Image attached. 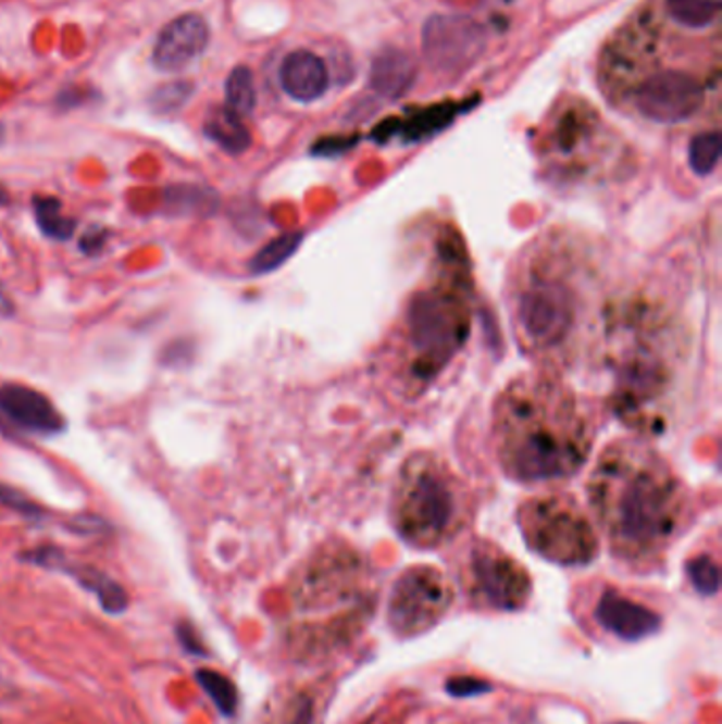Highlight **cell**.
Wrapping results in <instances>:
<instances>
[{"label":"cell","instance_id":"6da1fadb","mask_svg":"<svg viewBox=\"0 0 722 724\" xmlns=\"http://www.w3.org/2000/svg\"><path fill=\"white\" fill-rule=\"evenodd\" d=\"M589 494L612 551L634 562L668 547L686 509L684 487L670 466L636 442H617L603 451Z\"/></svg>","mask_w":722,"mask_h":724},{"label":"cell","instance_id":"7a4b0ae2","mask_svg":"<svg viewBox=\"0 0 722 724\" xmlns=\"http://www.w3.org/2000/svg\"><path fill=\"white\" fill-rule=\"evenodd\" d=\"M496 442L505 471L520 482H553L578 473L592 430L572 392L553 377L513 382L498 399Z\"/></svg>","mask_w":722,"mask_h":724},{"label":"cell","instance_id":"3957f363","mask_svg":"<svg viewBox=\"0 0 722 724\" xmlns=\"http://www.w3.org/2000/svg\"><path fill=\"white\" fill-rule=\"evenodd\" d=\"M661 314L644 305L617 310L608 322V362L614 371L612 402L627 422H644L668 392L672 366Z\"/></svg>","mask_w":722,"mask_h":724},{"label":"cell","instance_id":"277c9868","mask_svg":"<svg viewBox=\"0 0 722 724\" xmlns=\"http://www.w3.org/2000/svg\"><path fill=\"white\" fill-rule=\"evenodd\" d=\"M460 274L464 270L453 267L451 278L415 292L407 308L404 341L415 384L433 382L469 339L471 308L466 282L458 278Z\"/></svg>","mask_w":722,"mask_h":724},{"label":"cell","instance_id":"5b68a950","mask_svg":"<svg viewBox=\"0 0 722 724\" xmlns=\"http://www.w3.org/2000/svg\"><path fill=\"white\" fill-rule=\"evenodd\" d=\"M393 517L409 545L439 547L464 525L462 489L441 462L424 453L413 455L402 469Z\"/></svg>","mask_w":722,"mask_h":724},{"label":"cell","instance_id":"8992f818","mask_svg":"<svg viewBox=\"0 0 722 724\" xmlns=\"http://www.w3.org/2000/svg\"><path fill=\"white\" fill-rule=\"evenodd\" d=\"M520 525L532 551L560 565L594 562L600 549L594 525L568 496H540L520 509Z\"/></svg>","mask_w":722,"mask_h":724},{"label":"cell","instance_id":"52a82bcc","mask_svg":"<svg viewBox=\"0 0 722 724\" xmlns=\"http://www.w3.org/2000/svg\"><path fill=\"white\" fill-rule=\"evenodd\" d=\"M576 319V295L553 270L534 267L518 295L522 337L536 350H551L568 339Z\"/></svg>","mask_w":722,"mask_h":724},{"label":"cell","instance_id":"ba28073f","mask_svg":"<svg viewBox=\"0 0 722 724\" xmlns=\"http://www.w3.org/2000/svg\"><path fill=\"white\" fill-rule=\"evenodd\" d=\"M453 600L451 585L433 565H413L397 578L388 600V623L399 638H413L437 625Z\"/></svg>","mask_w":722,"mask_h":724},{"label":"cell","instance_id":"9c48e42d","mask_svg":"<svg viewBox=\"0 0 722 724\" xmlns=\"http://www.w3.org/2000/svg\"><path fill=\"white\" fill-rule=\"evenodd\" d=\"M462 581L471 600L491 610H520L532 594L522 563L491 542H477L471 549Z\"/></svg>","mask_w":722,"mask_h":724},{"label":"cell","instance_id":"30bf717a","mask_svg":"<svg viewBox=\"0 0 722 724\" xmlns=\"http://www.w3.org/2000/svg\"><path fill=\"white\" fill-rule=\"evenodd\" d=\"M632 102L646 120L683 123L704 109L706 83L686 68H659L638 83Z\"/></svg>","mask_w":722,"mask_h":724},{"label":"cell","instance_id":"8fae6325","mask_svg":"<svg viewBox=\"0 0 722 724\" xmlns=\"http://www.w3.org/2000/svg\"><path fill=\"white\" fill-rule=\"evenodd\" d=\"M428 64L443 73H460L485 51V33L469 15H433L422 35Z\"/></svg>","mask_w":722,"mask_h":724},{"label":"cell","instance_id":"7c38bea8","mask_svg":"<svg viewBox=\"0 0 722 724\" xmlns=\"http://www.w3.org/2000/svg\"><path fill=\"white\" fill-rule=\"evenodd\" d=\"M210 28L198 13H185L172 20L153 45V64L161 73H178L196 62L206 51Z\"/></svg>","mask_w":722,"mask_h":724},{"label":"cell","instance_id":"4fadbf2b","mask_svg":"<svg viewBox=\"0 0 722 724\" xmlns=\"http://www.w3.org/2000/svg\"><path fill=\"white\" fill-rule=\"evenodd\" d=\"M0 415L22 430L39 435H58L66 422L42 392L28 386L7 384L0 388Z\"/></svg>","mask_w":722,"mask_h":724},{"label":"cell","instance_id":"5bb4252c","mask_svg":"<svg viewBox=\"0 0 722 724\" xmlns=\"http://www.w3.org/2000/svg\"><path fill=\"white\" fill-rule=\"evenodd\" d=\"M596 621L606 632L627 642L644 640L661 627V616L655 610L612 589H606L596 603Z\"/></svg>","mask_w":722,"mask_h":724},{"label":"cell","instance_id":"9a60e30c","mask_svg":"<svg viewBox=\"0 0 722 724\" xmlns=\"http://www.w3.org/2000/svg\"><path fill=\"white\" fill-rule=\"evenodd\" d=\"M357 565L359 563L350 553L324 556L310 567L299 594V602L308 606L348 598L357 578Z\"/></svg>","mask_w":722,"mask_h":724},{"label":"cell","instance_id":"2e32d148","mask_svg":"<svg viewBox=\"0 0 722 724\" xmlns=\"http://www.w3.org/2000/svg\"><path fill=\"white\" fill-rule=\"evenodd\" d=\"M281 85L292 100H319L328 89V68L312 51H292L282 62Z\"/></svg>","mask_w":722,"mask_h":724},{"label":"cell","instance_id":"e0dca14e","mask_svg":"<svg viewBox=\"0 0 722 724\" xmlns=\"http://www.w3.org/2000/svg\"><path fill=\"white\" fill-rule=\"evenodd\" d=\"M415 60L401 49H384L371 66V85L386 98H399L407 93L415 80Z\"/></svg>","mask_w":722,"mask_h":724},{"label":"cell","instance_id":"ac0fdd59","mask_svg":"<svg viewBox=\"0 0 722 724\" xmlns=\"http://www.w3.org/2000/svg\"><path fill=\"white\" fill-rule=\"evenodd\" d=\"M203 134L227 153H244L250 147V132L240 115L227 107H216L203 121Z\"/></svg>","mask_w":722,"mask_h":724},{"label":"cell","instance_id":"d6986e66","mask_svg":"<svg viewBox=\"0 0 722 724\" xmlns=\"http://www.w3.org/2000/svg\"><path fill=\"white\" fill-rule=\"evenodd\" d=\"M665 15L686 30H708L721 22V0H665Z\"/></svg>","mask_w":722,"mask_h":724},{"label":"cell","instance_id":"ffe728a7","mask_svg":"<svg viewBox=\"0 0 722 724\" xmlns=\"http://www.w3.org/2000/svg\"><path fill=\"white\" fill-rule=\"evenodd\" d=\"M35 208V219L39 223L40 232L53 240H71L75 234L77 223L62 212V203L51 196H37L33 200Z\"/></svg>","mask_w":722,"mask_h":724},{"label":"cell","instance_id":"44dd1931","mask_svg":"<svg viewBox=\"0 0 722 724\" xmlns=\"http://www.w3.org/2000/svg\"><path fill=\"white\" fill-rule=\"evenodd\" d=\"M75 576L79 578L80 585L91 589L98 600H100V606L111 612V614H120L125 608H127V594L125 589L117 585L113 578H109L107 574L98 572V570H91V567H83L80 572H75Z\"/></svg>","mask_w":722,"mask_h":724},{"label":"cell","instance_id":"7402d4cb","mask_svg":"<svg viewBox=\"0 0 722 724\" xmlns=\"http://www.w3.org/2000/svg\"><path fill=\"white\" fill-rule=\"evenodd\" d=\"M225 98H227V109H232L236 115L248 117L254 107H257V89H254V77L250 68L246 66H236L227 83H225Z\"/></svg>","mask_w":722,"mask_h":724},{"label":"cell","instance_id":"603a6c76","mask_svg":"<svg viewBox=\"0 0 722 724\" xmlns=\"http://www.w3.org/2000/svg\"><path fill=\"white\" fill-rule=\"evenodd\" d=\"M196 678L201 688L208 692V697L214 701L221 714L232 716L238 708V688L227 676L214 672V670H198Z\"/></svg>","mask_w":722,"mask_h":724},{"label":"cell","instance_id":"cb8c5ba5","mask_svg":"<svg viewBox=\"0 0 722 724\" xmlns=\"http://www.w3.org/2000/svg\"><path fill=\"white\" fill-rule=\"evenodd\" d=\"M301 234H284L281 238L270 241L265 248H261L254 259L250 261V270L254 274H270L278 270L282 263L295 254V250L301 244Z\"/></svg>","mask_w":722,"mask_h":724},{"label":"cell","instance_id":"d4e9b609","mask_svg":"<svg viewBox=\"0 0 722 724\" xmlns=\"http://www.w3.org/2000/svg\"><path fill=\"white\" fill-rule=\"evenodd\" d=\"M196 93V87L191 80H172L158 87L151 96H149V104L153 109V113L158 115H170L180 111L191 96Z\"/></svg>","mask_w":722,"mask_h":724},{"label":"cell","instance_id":"484cf974","mask_svg":"<svg viewBox=\"0 0 722 724\" xmlns=\"http://www.w3.org/2000/svg\"><path fill=\"white\" fill-rule=\"evenodd\" d=\"M719 160H721V136L717 132L699 134L690 140L688 163L693 172L708 176L717 167Z\"/></svg>","mask_w":722,"mask_h":724},{"label":"cell","instance_id":"4316f807","mask_svg":"<svg viewBox=\"0 0 722 724\" xmlns=\"http://www.w3.org/2000/svg\"><path fill=\"white\" fill-rule=\"evenodd\" d=\"M165 201H167V208L172 212H183V214H189V212H206V210H212L214 203H216V198L212 191H206L201 187H194V185H183V187H172L167 189L165 194Z\"/></svg>","mask_w":722,"mask_h":724},{"label":"cell","instance_id":"83f0119b","mask_svg":"<svg viewBox=\"0 0 722 724\" xmlns=\"http://www.w3.org/2000/svg\"><path fill=\"white\" fill-rule=\"evenodd\" d=\"M686 572H688L693 587L701 596H717V591L721 587V570L712 558L701 556V558L690 560L686 563Z\"/></svg>","mask_w":722,"mask_h":724},{"label":"cell","instance_id":"f1b7e54d","mask_svg":"<svg viewBox=\"0 0 722 724\" xmlns=\"http://www.w3.org/2000/svg\"><path fill=\"white\" fill-rule=\"evenodd\" d=\"M281 724H316V701L312 695L301 692L290 699Z\"/></svg>","mask_w":722,"mask_h":724},{"label":"cell","instance_id":"f546056e","mask_svg":"<svg viewBox=\"0 0 722 724\" xmlns=\"http://www.w3.org/2000/svg\"><path fill=\"white\" fill-rule=\"evenodd\" d=\"M0 504H4V507L13 509L20 515L30 517V520H40L42 517V511H40L39 507L33 500H28L24 494H20L17 489H13L9 485H2V483H0Z\"/></svg>","mask_w":722,"mask_h":724},{"label":"cell","instance_id":"4dcf8cb0","mask_svg":"<svg viewBox=\"0 0 722 724\" xmlns=\"http://www.w3.org/2000/svg\"><path fill=\"white\" fill-rule=\"evenodd\" d=\"M491 686L487 683H483V681H477V678H466V676H462V678H451V681H447V684H445V690L449 692V695H453V697H471V695H482V692H485V690H489Z\"/></svg>","mask_w":722,"mask_h":724},{"label":"cell","instance_id":"1f68e13d","mask_svg":"<svg viewBox=\"0 0 722 724\" xmlns=\"http://www.w3.org/2000/svg\"><path fill=\"white\" fill-rule=\"evenodd\" d=\"M107 241V232L104 229H91L80 238V250L87 254H96L104 248Z\"/></svg>","mask_w":722,"mask_h":724},{"label":"cell","instance_id":"d6a6232c","mask_svg":"<svg viewBox=\"0 0 722 724\" xmlns=\"http://www.w3.org/2000/svg\"><path fill=\"white\" fill-rule=\"evenodd\" d=\"M191 634H194V627H191V625H180V627H178V636H180V640L185 644V648H187L189 652H203L200 644H196L198 640H196Z\"/></svg>","mask_w":722,"mask_h":724},{"label":"cell","instance_id":"836d02e7","mask_svg":"<svg viewBox=\"0 0 722 724\" xmlns=\"http://www.w3.org/2000/svg\"><path fill=\"white\" fill-rule=\"evenodd\" d=\"M11 314H13V301L9 299V295L0 284V316H11Z\"/></svg>","mask_w":722,"mask_h":724},{"label":"cell","instance_id":"e575fe53","mask_svg":"<svg viewBox=\"0 0 722 724\" xmlns=\"http://www.w3.org/2000/svg\"><path fill=\"white\" fill-rule=\"evenodd\" d=\"M2 203H9V194H7V189L0 185V205Z\"/></svg>","mask_w":722,"mask_h":724},{"label":"cell","instance_id":"d590c367","mask_svg":"<svg viewBox=\"0 0 722 724\" xmlns=\"http://www.w3.org/2000/svg\"><path fill=\"white\" fill-rule=\"evenodd\" d=\"M2 132H4V129H2V125H0V140H2Z\"/></svg>","mask_w":722,"mask_h":724},{"label":"cell","instance_id":"8d00e7d4","mask_svg":"<svg viewBox=\"0 0 722 724\" xmlns=\"http://www.w3.org/2000/svg\"><path fill=\"white\" fill-rule=\"evenodd\" d=\"M612 724H638V723H612Z\"/></svg>","mask_w":722,"mask_h":724}]
</instances>
